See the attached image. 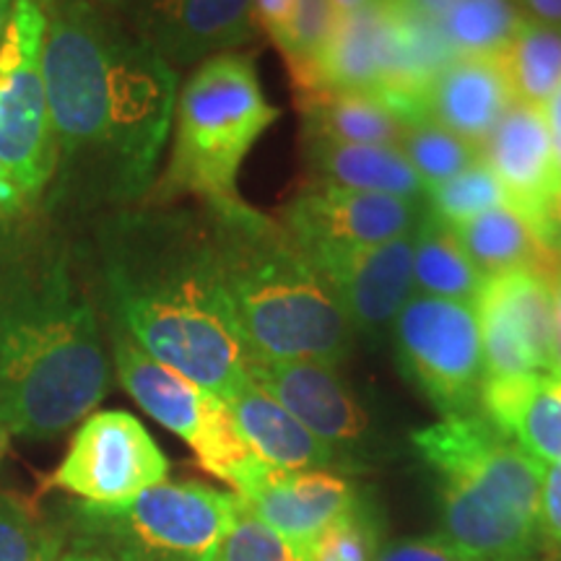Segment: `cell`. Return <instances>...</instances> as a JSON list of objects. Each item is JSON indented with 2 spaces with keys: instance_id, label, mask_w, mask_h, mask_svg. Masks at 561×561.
Segmentation results:
<instances>
[{
  "instance_id": "obj_3",
  "label": "cell",
  "mask_w": 561,
  "mask_h": 561,
  "mask_svg": "<svg viewBox=\"0 0 561 561\" xmlns=\"http://www.w3.org/2000/svg\"><path fill=\"white\" fill-rule=\"evenodd\" d=\"M110 390L94 307L58 237L0 229V421L26 439H53Z\"/></svg>"
},
{
  "instance_id": "obj_35",
  "label": "cell",
  "mask_w": 561,
  "mask_h": 561,
  "mask_svg": "<svg viewBox=\"0 0 561 561\" xmlns=\"http://www.w3.org/2000/svg\"><path fill=\"white\" fill-rule=\"evenodd\" d=\"M377 561H489L447 543L445 538H411L382 546Z\"/></svg>"
},
{
  "instance_id": "obj_16",
  "label": "cell",
  "mask_w": 561,
  "mask_h": 561,
  "mask_svg": "<svg viewBox=\"0 0 561 561\" xmlns=\"http://www.w3.org/2000/svg\"><path fill=\"white\" fill-rule=\"evenodd\" d=\"M234 494L301 551L359 502L354 486L331 471H278L261 460L250 468Z\"/></svg>"
},
{
  "instance_id": "obj_14",
  "label": "cell",
  "mask_w": 561,
  "mask_h": 561,
  "mask_svg": "<svg viewBox=\"0 0 561 561\" xmlns=\"http://www.w3.org/2000/svg\"><path fill=\"white\" fill-rule=\"evenodd\" d=\"M310 257L339 291L354 333L377 341L392 331L413 294V234Z\"/></svg>"
},
{
  "instance_id": "obj_38",
  "label": "cell",
  "mask_w": 561,
  "mask_h": 561,
  "mask_svg": "<svg viewBox=\"0 0 561 561\" xmlns=\"http://www.w3.org/2000/svg\"><path fill=\"white\" fill-rule=\"evenodd\" d=\"M525 21L561 30V0H517Z\"/></svg>"
},
{
  "instance_id": "obj_10",
  "label": "cell",
  "mask_w": 561,
  "mask_h": 561,
  "mask_svg": "<svg viewBox=\"0 0 561 561\" xmlns=\"http://www.w3.org/2000/svg\"><path fill=\"white\" fill-rule=\"evenodd\" d=\"M390 335L401 371L442 416L479 411L483 354L473 305L411 294Z\"/></svg>"
},
{
  "instance_id": "obj_23",
  "label": "cell",
  "mask_w": 561,
  "mask_h": 561,
  "mask_svg": "<svg viewBox=\"0 0 561 561\" xmlns=\"http://www.w3.org/2000/svg\"><path fill=\"white\" fill-rule=\"evenodd\" d=\"M453 231L483 278L515 268L551 271L559 261L512 206L491 208Z\"/></svg>"
},
{
  "instance_id": "obj_46",
  "label": "cell",
  "mask_w": 561,
  "mask_h": 561,
  "mask_svg": "<svg viewBox=\"0 0 561 561\" xmlns=\"http://www.w3.org/2000/svg\"><path fill=\"white\" fill-rule=\"evenodd\" d=\"M557 167H559V174H561V146L557 149Z\"/></svg>"
},
{
  "instance_id": "obj_9",
  "label": "cell",
  "mask_w": 561,
  "mask_h": 561,
  "mask_svg": "<svg viewBox=\"0 0 561 561\" xmlns=\"http://www.w3.org/2000/svg\"><path fill=\"white\" fill-rule=\"evenodd\" d=\"M47 13L42 0H13L0 39V161L26 201L50 185L55 140L42 73Z\"/></svg>"
},
{
  "instance_id": "obj_6",
  "label": "cell",
  "mask_w": 561,
  "mask_h": 561,
  "mask_svg": "<svg viewBox=\"0 0 561 561\" xmlns=\"http://www.w3.org/2000/svg\"><path fill=\"white\" fill-rule=\"evenodd\" d=\"M278 121L248 55L203 60L174 104V146L153 198L195 195L206 206L237 198V174L257 138Z\"/></svg>"
},
{
  "instance_id": "obj_41",
  "label": "cell",
  "mask_w": 561,
  "mask_h": 561,
  "mask_svg": "<svg viewBox=\"0 0 561 561\" xmlns=\"http://www.w3.org/2000/svg\"><path fill=\"white\" fill-rule=\"evenodd\" d=\"M546 248H549L557 257H561V185L557 195H553L549 221H546Z\"/></svg>"
},
{
  "instance_id": "obj_1",
  "label": "cell",
  "mask_w": 561,
  "mask_h": 561,
  "mask_svg": "<svg viewBox=\"0 0 561 561\" xmlns=\"http://www.w3.org/2000/svg\"><path fill=\"white\" fill-rule=\"evenodd\" d=\"M42 3L55 140L47 203L91 210L146 198L174 121L178 73L87 0Z\"/></svg>"
},
{
  "instance_id": "obj_33",
  "label": "cell",
  "mask_w": 561,
  "mask_h": 561,
  "mask_svg": "<svg viewBox=\"0 0 561 561\" xmlns=\"http://www.w3.org/2000/svg\"><path fill=\"white\" fill-rule=\"evenodd\" d=\"M335 26V13L331 0H297L294 24L286 34L284 45L278 47L284 55L289 76L301 73L318 60L322 47L328 45Z\"/></svg>"
},
{
  "instance_id": "obj_34",
  "label": "cell",
  "mask_w": 561,
  "mask_h": 561,
  "mask_svg": "<svg viewBox=\"0 0 561 561\" xmlns=\"http://www.w3.org/2000/svg\"><path fill=\"white\" fill-rule=\"evenodd\" d=\"M538 536H541L546 549L561 559V460L543 466Z\"/></svg>"
},
{
  "instance_id": "obj_31",
  "label": "cell",
  "mask_w": 561,
  "mask_h": 561,
  "mask_svg": "<svg viewBox=\"0 0 561 561\" xmlns=\"http://www.w3.org/2000/svg\"><path fill=\"white\" fill-rule=\"evenodd\" d=\"M380 538H377L375 517L362 507L359 502L339 520H333L325 530L312 538L305 549L307 561H377L380 553Z\"/></svg>"
},
{
  "instance_id": "obj_45",
  "label": "cell",
  "mask_w": 561,
  "mask_h": 561,
  "mask_svg": "<svg viewBox=\"0 0 561 561\" xmlns=\"http://www.w3.org/2000/svg\"><path fill=\"white\" fill-rule=\"evenodd\" d=\"M9 447H11V432L5 430L3 421H0V462H3L5 455H9Z\"/></svg>"
},
{
  "instance_id": "obj_5",
  "label": "cell",
  "mask_w": 561,
  "mask_h": 561,
  "mask_svg": "<svg viewBox=\"0 0 561 561\" xmlns=\"http://www.w3.org/2000/svg\"><path fill=\"white\" fill-rule=\"evenodd\" d=\"M411 439L442 479V538L489 561H533L543 462L479 411L442 416Z\"/></svg>"
},
{
  "instance_id": "obj_42",
  "label": "cell",
  "mask_w": 561,
  "mask_h": 561,
  "mask_svg": "<svg viewBox=\"0 0 561 561\" xmlns=\"http://www.w3.org/2000/svg\"><path fill=\"white\" fill-rule=\"evenodd\" d=\"M541 112H543L546 128L551 133L553 149H559L561 146V87L541 104Z\"/></svg>"
},
{
  "instance_id": "obj_8",
  "label": "cell",
  "mask_w": 561,
  "mask_h": 561,
  "mask_svg": "<svg viewBox=\"0 0 561 561\" xmlns=\"http://www.w3.org/2000/svg\"><path fill=\"white\" fill-rule=\"evenodd\" d=\"M112 346L115 371L133 401L164 430L178 434L195 453L203 471L229 483L231 491L240 486L257 458L244 445L229 405L174 369L153 362L125 333H112Z\"/></svg>"
},
{
  "instance_id": "obj_2",
  "label": "cell",
  "mask_w": 561,
  "mask_h": 561,
  "mask_svg": "<svg viewBox=\"0 0 561 561\" xmlns=\"http://www.w3.org/2000/svg\"><path fill=\"white\" fill-rule=\"evenodd\" d=\"M96 280L115 331L224 403L250 380L208 216L121 210L96 234Z\"/></svg>"
},
{
  "instance_id": "obj_44",
  "label": "cell",
  "mask_w": 561,
  "mask_h": 561,
  "mask_svg": "<svg viewBox=\"0 0 561 561\" xmlns=\"http://www.w3.org/2000/svg\"><path fill=\"white\" fill-rule=\"evenodd\" d=\"M11 5H13V0H0V39H3V32H5V26H9Z\"/></svg>"
},
{
  "instance_id": "obj_25",
  "label": "cell",
  "mask_w": 561,
  "mask_h": 561,
  "mask_svg": "<svg viewBox=\"0 0 561 561\" xmlns=\"http://www.w3.org/2000/svg\"><path fill=\"white\" fill-rule=\"evenodd\" d=\"M523 21L517 0H458L434 32L447 58H500Z\"/></svg>"
},
{
  "instance_id": "obj_4",
  "label": "cell",
  "mask_w": 561,
  "mask_h": 561,
  "mask_svg": "<svg viewBox=\"0 0 561 561\" xmlns=\"http://www.w3.org/2000/svg\"><path fill=\"white\" fill-rule=\"evenodd\" d=\"M206 216L252 356L339 367L356 333L339 291L284 224L240 195L208 206Z\"/></svg>"
},
{
  "instance_id": "obj_26",
  "label": "cell",
  "mask_w": 561,
  "mask_h": 561,
  "mask_svg": "<svg viewBox=\"0 0 561 561\" xmlns=\"http://www.w3.org/2000/svg\"><path fill=\"white\" fill-rule=\"evenodd\" d=\"M515 102L541 107L561 87V30L523 21L500 58Z\"/></svg>"
},
{
  "instance_id": "obj_19",
  "label": "cell",
  "mask_w": 561,
  "mask_h": 561,
  "mask_svg": "<svg viewBox=\"0 0 561 561\" xmlns=\"http://www.w3.org/2000/svg\"><path fill=\"white\" fill-rule=\"evenodd\" d=\"M515 102L496 58H450L421 94V121H432L468 144L483 146Z\"/></svg>"
},
{
  "instance_id": "obj_36",
  "label": "cell",
  "mask_w": 561,
  "mask_h": 561,
  "mask_svg": "<svg viewBox=\"0 0 561 561\" xmlns=\"http://www.w3.org/2000/svg\"><path fill=\"white\" fill-rule=\"evenodd\" d=\"M297 0H252V21L268 34L273 45H284L286 34L294 24Z\"/></svg>"
},
{
  "instance_id": "obj_30",
  "label": "cell",
  "mask_w": 561,
  "mask_h": 561,
  "mask_svg": "<svg viewBox=\"0 0 561 561\" xmlns=\"http://www.w3.org/2000/svg\"><path fill=\"white\" fill-rule=\"evenodd\" d=\"M62 533L45 523L39 510L0 491V561H60Z\"/></svg>"
},
{
  "instance_id": "obj_13",
  "label": "cell",
  "mask_w": 561,
  "mask_h": 561,
  "mask_svg": "<svg viewBox=\"0 0 561 561\" xmlns=\"http://www.w3.org/2000/svg\"><path fill=\"white\" fill-rule=\"evenodd\" d=\"M424 203L310 182L280 210V224L307 255L382 244L413 234Z\"/></svg>"
},
{
  "instance_id": "obj_21",
  "label": "cell",
  "mask_w": 561,
  "mask_h": 561,
  "mask_svg": "<svg viewBox=\"0 0 561 561\" xmlns=\"http://www.w3.org/2000/svg\"><path fill=\"white\" fill-rule=\"evenodd\" d=\"M301 146L307 170L318 185L398 195L424 203V182L398 146L341 144L328 138H301Z\"/></svg>"
},
{
  "instance_id": "obj_7",
  "label": "cell",
  "mask_w": 561,
  "mask_h": 561,
  "mask_svg": "<svg viewBox=\"0 0 561 561\" xmlns=\"http://www.w3.org/2000/svg\"><path fill=\"white\" fill-rule=\"evenodd\" d=\"M240 510L234 491L157 483L125 507L81 504L60 561H214Z\"/></svg>"
},
{
  "instance_id": "obj_32",
  "label": "cell",
  "mask_w": 561,
  "mask_h": 561,
  "mask_svg": "<svg viewBox=\"0 0 561 561\" xmlns=\"http://www.w3.org/2000/svg\"><path fill=\"white\" fill-rule=\"evenodd\" d=\"M214 561H307L305 551L278 536L240 500L234 523Z\"/></svg>"
},
{
  "instance_id": "obj_20",
  "label": "cell",
  "mask_w": 561,
  "mask_h": 561,
  "mask_svg": "<svg viewBox=\"0 0 561 561\" xmlns=\"http://www.w3.org/2000/svg\"><path fill=\"white\" fill-rule=\"evenodd\" d=\"M227 405L244 445L265 466L278 471H325L335 462L333 447L305 430L257 382H244Z\"/></svg>"
},
{
  "instance_id": "obj_37",
  "label": "cell",
  "mask_w": 561,
  "mask_h": 561,
  "mask_svg": "<svg viewBox=\"0 0 561 561\" xmlns=\"http://www.w3.org/2000/svg\"><path fill=\"white\" fill-rule=\"evenodd\" d=\"M411 19L426 26H437V21L453 9L458 0H396Z\"/></svg>"
},
{
  "instance_id": "obj_24",
  "label": "cell",
  "mask_w": 561,
  "mask_h": 561,
  "mask_svg": "<svg viewBox=\"0 0 561 561\" xmlns=\"http://www.w3.org/2000/svg\"><path fill=\"white\" fill-rule=\"evenodd\" d=\"M483 276L453 227L426 216L413 231V294L473 305Z\"/></svg>"
},
{
  "instance_id": "obj_22",
  "label": "cell",
  "mask_w": 561,
  "mask_h": 561,
  "mask_svg": "<svg viewBox=\"0 0 561 561\" xmlns=\"http://www.w3.org/2000/svg\"><path fill=\"white\" fill-rule=\"evenodd\" d=\"M294 104L301 115V138L401 149L405 133L411 128L380 96L367 94V91L322 89L294 96Z\"/></svg>"
},
{
  "instance_id": "obj_15",
  "label": "cell",
  "mask_w": 561,
  "mask_h": 561,
  "mask_svg": "<svg viewBox=\"0 0 561 561\" xmlns=\"http://www.w3.org/2000/svg\"><path fill=\"white\" fill-rule=\"evenodd\" d=\"M481 159L502 182L507 206L515 208L546 244V221L561 174L541 107L512 102L491 136L483 140Z\"/></svg>"
},
{
  "instance_id": "obj_12",
  "label": "cell",
  "mask_w": 561,
  "mask_h": 561,
  "mask_svg": "<svg viewBox=\"0 0 561 561\" xmlns=\"http://www.w3.org/2000/svg\"><path fill=\"white\" fill-rule=\"evenodd\" d=\"M551 271L515 268L483 278L473 299L481 333L483 380L553 375Z\"/></svg>"
},
{
  "instance_id": "obj_11",
  "label": "cell",
  "mask_w": 561,
  "mask_h": 561,
  "mask_svg": "<svg viewBox=\"0 0 561 561\" xmlns=\"http://www.w3.org/2000/svg\"><path fill=\"white\" fill-rule=\"evenodd\" d=\"M170 462L136 416L100 411L76 430L50 483L89 507L115 510L164 483Z\"/></svg>"
},
{
  "instance_id": "obj_27",
  "label": "cell",
  "mask_w": 561,
  "mask_h": 561,
  "mask_svg": "<svg viewBox=\"0 0 561 561\" xmlns=\"http://www.w3.org/2000/svg\"><path fill=\"white\" fill-rule=\"evenodd\" d=\"M500 206H507V193L483 159L450 180L424 187L426 216L445 227H460Z\"/></svg>"
},
{
  "instance_id": "obj_43",
  "label": "cell",
  "mask_w": 561,
  "mask_h": 561,
  "mask_svg": "<svg viewBox=\"0 0 561 561\" xmlns=\"http://www.w3.org/2000/svg\"><path fill=\"white\" fill-rule=\"evenodd\" d=\"M369 3H375V0H331V9L335 13V19H341V16H351V13L362 11L364 5Z\"/></svg>"
},
{
  "instance_id": "obj_18",
  "label": "cell",
  "mask_w": 561,
  "mask_h": 561,
  "mask_svg": "<svg viewBox=\"0 0 561 561\" xmlns=\"http://www.w3.org/2000/svg\"><path fill=\"white\" fill-rule=\"evenodd\" d=\"M252 0H146L138 39L170 66H193L252 39Z\"/></svg>"
},
{
  "instance_id": "obj_17",
  "label": "cell",
  "mask_w": 561,
  "mask_h": 561,
  "mask_svg": "<svg viewBox=\"0 0 561 561\" xmlns=\"http://www.w3.org/2000/svg\"><path fill=\"white\" fill-rule=\"evenodd\" d=\"M250 380L333 450L335 445H356L367 437V411L331 364L252 356Z\"/></svg>"
},
{
  "instance_id": "obj_29",
  "label": "cell",
  "mask_w": 561,
  "mask_h": 561,
  "mask_svg": "<svg viewBox=\"0 0 561 561\" xmlns=\"http://www.w3.org/2000/svg\"><path fill=\"white\" fill-rule=\"evenodd\" d=\"M401 151L424 187L450 180L481 159L479 146L468 144L466 138L455 136L453 130L432 121L413 123L405 133Z\"/></svg>"
},
{
  "instance_id": "obj_40",
  "label": "cell",
  "mask_w": 561,
  "mask_h": 561,
  "mask_svg": "<svg viewBox=\"0 0 561 561\" xmlns=\"http://www.w3.org/2000/svg\"><path fill=\"white\" fill-rule=\"evenodd\" d=\"M553 289V375H561V257L551 271Z\"/></svg>"
},
{
  "instance_id": "obj_39",
  "label": "cell",
  "mask_w": 561,
  "mask_h": 561,
  "mask_svg": "<svg viewBox=\"0 0 561 561\" xmlns=\"http://www.w3.org/2000/svg\"><path fill=\"white\" fill-rule=\"evenodd\" d=\"M24 203H26V195L21 193V187L16 185V180H13L9 167L0 161V219L16 214Z\"/></svg>"
},
{
  "instance_id": "obj_28",
  "label": "cell",
  "mask_w": 561,
  "mask_h": 561,
  "mask_svg": "<svg viewBox=\"0 0 561 561\" xmlns=\"http://www.w3.org/2000/svg\"><path fill=\"white\" fill-rule=\"evenodd\" d=\"M507 437L543 466L561 460V375H538L533 380Z\"/></svg>"
}]
</instances>
